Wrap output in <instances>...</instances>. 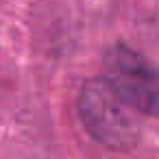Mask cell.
<instances>
[{"label":"cell","instance_id":"6da1fadb","mask_svg":"<svg viewBox=\"0 0 159 159\" xmlns=\"http://www.w3.org/2000/svg\"><path fill=\"white\" fill-rule=\"evenodd\" d=\"M137 109L102 79H89L79 94V116L94 139L109 148H129L139 137Z\"/></svg>","mask_w":159,"mask_h":159},{"label":"cell","instance_id":"7a4b0ae2","mask_svg":"<svg viewBox=\"0 0 159 159\" xmlns=\"http://www.w3.org/2000/svg\"><path fill=\"white\" fill-rule=\"evenodd\" d=\"M105 79L142 116H159V68L129 46H116L105 57Z\"/></svg>","mask_w":159,"mask_h":159}]
</instances>
